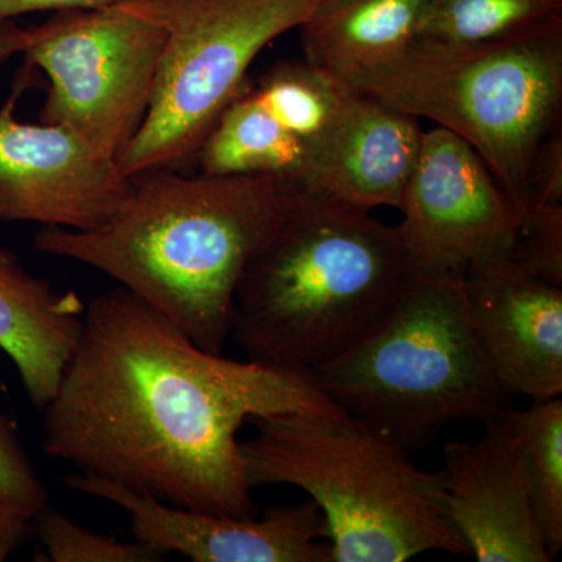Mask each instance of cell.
I'll return each instance as SVG.
<instances>
[{
  "instance_id": "obj_1",
  "label": "cell",
  "mask_w": 562,
  "mask_h": 562,
  "mask_svg": "<svg viewBox=\"0 0 562 562\" xmlns=\"http://www.w3.org/2000/svg\"><path fill=\"white\" fill-rule=\"evenodd\" d=\"M338 408L312 371L211 353L117 286L85 310L79 342L43 408V447L79 473L169 505L254 517L243 425Z\"/></svg>"
},
{
  "instance_id": "obj_2",
  "label": "cell",
  "mask_w": 562,
  "mask_h": 562,
  "mask_svg": "<svg viewBox=\"0 0 562 562\" xmlns=\"http://www.w3.org/2000/svg\"><path fill=\"white\" fill-rule=\"evenodd\" d=\"M117 210L88 231L44 227L43 254L105 273L211 353L232 336L236 291L251 258L302 194L279 176L128 177Z\"/></svg>"
},
{
  "instance_id": "obj_3",
  "label": "cell",
  "mask_w": 562,
  "mask_h": 562,
  "mask_svg": "<svg viewBox=\"0 0 562 562\" xmlns=\"http://www.w3.org/2000/svg\"><path fill=\"white\" fill-rule=\"evenodd\" d=\"M412 273L397 228L302 188L243 273L232 336L247 360L313 372L372 330Z\"/></svg>"
},
{
  "instance_id": "obj_4",
  "label": "cell",
  "mask_w": 562,
  "mask_h": 562,
  "mask_svg": "<svg viewBox=\"0 0 562 562\" xmlns=\"http://www.w3.org/2000/svg\"><path fill=\"white\" fill-rule=\"evenodd\" d=\"M241 441L251 490L299 487L319 506L331 562H403L427 552L469 557L443 498L441 472L346 409L251 417Z\"/></svg>"
},
{
  "instance_id": "obj_5",
  "label": "cell",
  "mask_w": 562,
  "mask_h": 562,
  "mask_svg": "<svg viewBox=\"0 0 562 562\" xmlns=\"http://www.w3.org/2000/svg\"><path fill=\"white\" fill-rule=\"evenodd\" d=\"M346 83L460 136L530 213L536 161L561 128L562 22L494 43L416 40Z\"/></svg>"
},
{
  "instance_id": "obj_6",
  "label": "cell",
  "mask_w": 562,
  "mask_h": 562,
  "mask_svg": "<svg viewBox=\"0 0 562 562\" xmlns=\"http://www.w3.org/2000/svg\"><path fill=\"white\" fill-rule=\"evenodd\" d=\"M336 405L406 450L509 409L473 331L462 277L413 272L372 330L314 369Z\"/></svg>"
},
{
  "instance_id": "obj_7",
  "label": "cell",
  "mask_w": 562,
  "mask_h": 562,
  "mask_svg": "<svg viewBox=\"0 0 562 562\" xmlns=\"http://www.w3.org/2000/svg\"><path fill=\"white\" fill-rule=\"evenodd\" d=\"M319 0H122L166 33L146 120L117 160L125 177L176 169L246 87L266 46L308 20Z\"/></svg>"
},
{
  "instance_id": "obj_8",
  "label": "cell",
  "mask_w": 562,
  "mask_h": 562,
  "mask_svg": "<svg viewBox=\"0 0 562 562\" xmlns=\"http://www.w3.org/2000/svg\"><path fill=\"white\" fill-rule=\"evenodd\" d=\"M165 40L160 24L121 2L57 11L32 29L22 52L49 80L40 122L61 125L120 160L149 111Z\"/></svg>"
},
{
  "instance_id": "obj_9",
  "label": "cell",
  "mask_w": 562,
  "mask_h": 562,
  "mask_svg": "<svg viewBox=\"0 0 562 562\" xmlns=\"http://www.w3.org/2000/svg\"><path fill=\"white\" fill-rule=\"evenodd\" d=\"M398 238L413 272L462 277L512 257L522 217L480 155L442 127L424 132L401 205Z\"/></svg>"
},
{
  "instance_id": "obj_10",
  "label": "cell",
  "mask_w": 562,
  "mask_h": 562,
  "mask_svg": "<svg viewBox=\"0 0 562 562\" xmlns=\"http://www.w3.org/2000/svg\"><path fill=\"white\" fill-rule=\"evenodd\" d=\"M21 77L0 109V221L88 231L110 217L128 192L117 161L102 157L61 125L18 120Z\"/></svg>"
},
{
  "instance_id": "obj_11",
  "label": "cell",
  "mask_w": 562,
  "mask_h": 562,
  "mask_svg": "<svg viewBox=\"0 0 562 562\" xmlns=\"http://www.w3.org/2000/svg\"><path fill=\"white\" fill-rule=\"evenodd\" d=\"M70 490L127 513L133 539L166 557L192 562H331L327 524L310 501L266 509L265 516H221L169 505L101 476H66Z\"/></svg>"
},
{
  "instance_id": "obj_12",
  "label": "cell",
  "mask_w": 562,
  "mask_h": 562,
  "mask_svg": "<svg viewBox=\"0 0 562 562\" xmlns=\"http://www.w3.org/2000/svg\"><path fill=\"white\" fill-rule=\"evenodd\" d=\"M462 290L502 390L532 402L561 397L562 288L502 257L469 269Z\"/></svg>"
},
{
  "instance_id": "obj_13",
  "label": "cell",
  "mask_w": 562,
  "mask_h": 562,
  "mask_svg": "<svg viewBox=\"0 0 562 562\" xmlns=\"http://www.w3.org/2000/svg\"><path fill=\"white\" fill-rule=\"evenodd\" d=\"M506 412L484 422L479 441L443 449L447 513L479 562H549Z\"/></svg>"
},
{
  "instance_id": "obj_14",
  "label": "cell",
  "mask_w": 562,
  "mask_h": 562,
  "mask_svg": "<svg viewBox=\"0 0 562 562\" xmlns=\"http://www.w3.org/2000/svg\"><path fill=\"white\" fill-rule=\"evenodd\" d=\"M419 120L353 90L301 181L303 190L362 211L401 205L419 158Z\"/></svg>"
},
{
  "instance_id": "obj_15",
  "label": "cell",
  "mask_w": 562,
  "mask_h": 562,
  "mask_svg": "<svg viewBox=\"0 0 562 562\" xmlns=\"http://www.w3.org/2000/svg\"><path fill=\"white\" fill-rule=\"evenodd\" d=\"M85 310L77 292L55 290L0 247V349L36 408L43 409L57 391L79 342Z\"/></svg>"
},
{
  "instance_id": "obj_16",
  "label": "cell",
  "mask_w": 562,
  "mask_h": 562,
  "mask_svg": "<svg viewBox=\"0 0 562 562\" xmlns=\"http://www.w3.org/2000/svg\"><path fill=\"white\" fill-rule=\"evenodd\" d=\"M430 0H319L301 25L305 60L342 81L419 38Z\"/></svg>"
},
{
  "instance_id": "obj_17",
  "label": "cell",
  "mask_w": 562,
  "mask_h": 562,
  "mask_svg": "<svg viewBox=\"0 0 562 562\" xmlns=\"http://www.w3.org/2000/svg\"><path fill=\"white\" fill-rule=\"evenodd\" d=\"M209 176H279L301 184L308 154L243 88L211 128L195 155Z\"/></svg>"
},
{
  "instance_id": "obj_18",
  "label": "cell",
  "mask_w": 562,
  "mask_h": 562,
  "mask_svg": "<svg viewBox=\"0 0 562 562\" xmlns=\"http://www.w3.org/2000/svg\"><path fill=\"white\" fill-rule=\"evenodd\" d=\"M519 450L525 484L543 541L554 558L562 549V401L532 402L506 412Z\"/></svg>"
},
{
  "instance_id": "obj_19",
  "label": "cell",
  "mask_w": 562,
  "mask_h": 562,
  "mask_svg": "<svg viewBox=\"0 0 562 562\" xmlns=\"http://www.w3.org/2000/svg\"><path fill=\"white\" fill-rule=\"evenodd\" d=\"M562 22V0H430L419 38L483 44Z\"/></svg>"
},
{
  "instance_id": "obj_20",
  "label": "cell",
  "mask_w": 562,
  "mask_h": 562,
  "mask_svg": "<svg viewBox=\"0 0 562 562\" xmlns=\"http://www.w3.org/2000/svg\"><path fill=\"white\" fill-rule=\"evenodd\" d=\"M33 531L52 562H155L161 554L136 542L99 535L46 506L33 519Z\"/></svg>"
},
{
  "instance_id": "obj_21",
  "label": "cell",
  "mask_w": 562,
  "mask_h": 562,
  "mask_svg": "<svg viewBox=\"0 0 562 562\" xmlns=\"http://www.w3.org/2000/svg\"><path fill=\"white\" fill-rule=\"evenodd\" d=\"M0 497L35 519L49 506V494L25 452L16 424L0 405Z\"/></svg>"
},
{
  "instance_id": "obj_22",
  "label": "cell",
  "mask_w": 562,
  "mask_h": 562,
  "mask_svg": "<svg viewBox=\"0 0 562 562\" xmlns=\"http://www.w3.org/2000/svg\"><path fill=\"white\" fill-rule=\"evenodd\" d=\"M527 271L562 286V205H542L524 217L512 254Z\"/></svg>"
},
{
  "instance_id": "obj_23",
  "label": "cell",
  "mask_w": 562,
  "mask_h": 562,
  "mask_svg": "<svg viewBox=\"0 0 562 562\" xmlns=\"http://www.w3.org/2000/svg\"><path fill=\"white\" fill-rule=\"evenodd\" d=\"M122 0H0V24L35 11L102 9Z\"/></svg>"
},
{
  "instance_id": "obj_24",
  "label": "cell",
  "mask_w": 562,
  "mask_h": 562,
  "mask_svg": "<svg viewBox=\"0 0 562 562\" xmlns=\"http://www.w3.org/2000/svg\"><path fill=\"white\" fill-rule=\"evenodd\" d=\"M33 535V519L0 497V562L9 560Z\"/></svg>"
},
{
  "instance_id": "obj_25",
  "label": "cell",
  "mask_w": 562,
  "mask_h": 562,
  "mask_svg": "<svg viewBox=\"0 0 562 562\" xmlns=\"http://www.w3.org/2000/svg\"><path fill=\"white\" fill-rule=\"evenodd\" d=\"M32 29H21L11 22L0 24V63L9 60L13 55L22 54L31 44Z\"/></svg>"
}]
</instances>
